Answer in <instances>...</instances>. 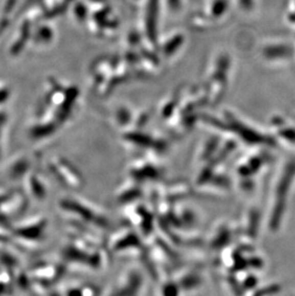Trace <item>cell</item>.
I'll list each match as a JSON object with an SVG mask.
<instances>
[{"mask_svg":"<svg viewBox=\"0 0 295 296\" xmlns=\"http://www.w3.org/2000/svg\"><path fill=\"white\" fill-rule=\"evenodd\" d=\"M294 185L295 160H290L282 168L273 188L267 220L269 230L278 231L280 229Z\"/></svg>","mask_w":295,"mask_h":296,"instance_id":"cell-1","label":"cell"},{"mask_svg":"<svg viewBox=\"0 0 295 296\" xmlns=\"http://www.w3.org/2000/svg\"><path fill=\"white\" fill-rule=\"evenodd\" d=\"M44 226V220L41 218L36 219L34 221H28L23 223L19 227L15 230V234L22 241L35 242L39 240L42 235Z\"/></svg>","mask_w":295,"mask_h":296,"instance_id":"cell-2","label":"cell"},{"mask_svg":"<svg viewBox=\"0 0 295 296\" xmlns=\"http://www.w3.org/2000/svg\"><path fill=\"white\" fill-rule=\"evenodd\" d=\"M28 184V190L34 197L38 200H41L46 196V188L41 183V179L39 180L36 175H33L29 178Z\"/></svg>","mask_w":295,"mask_h":296,"instance_id":"cell-4","label":"cell"},{"mask_svg":"<svg viewBox=\"0 0 295 296\" xmlns=\"http://www.w3.org/2000/svg\"><path fill=\"white\" fill-rule=\"evenodd\" d=\"M271 125L274 134H276L280 142L295 147V122L293 120L289 122L278 118V120H273Z\"/></svg>","mask_w":295,"mask_h":296,"instance_id":"cell-3","label":"cell"}]
</instances>
